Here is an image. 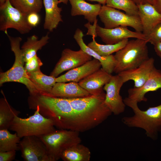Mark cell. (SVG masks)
<instances>
[{
	"instance_id": "1",
	"label": "cell",
	"mask_w": 161,
	"mask_h": 161,
	"mask_svg": "<svg viewBox=\"0 0 161 161\" xmlns=\"http://www.w3.org/2000/svg\"><path fill=\"white\" fill-rule=\"evenodd\" d=\"M123 101L126 105L131 109L134 114L123 117L121 119L122 123L129 127L143 129L148 137L154 140H157L161 131V104L143 111L139 108L137 102L127 97Z\"/></svg>"
},
{
	"instance_id": "2",
	"label": "cell",
	"mask_w": 161,
	"mask_h": 161,
	"mask_svg": "<svg viewBox=\"0 0 161 161\" xmlns=\"http://www.w3.org/2000/svg\"><path fill=\"white\" fill-rule=\"evenodd\" d=\"M10 42L11 50L14 53L15 61L12 67L7 71L1 72L0 85L9 82H16L25 85L32 96L41 95L38 88L30 80L24 66L25 63L23 53L20 48L22 40L20 37H14L6 34Z\"/></svg>"
},
{
	"instance_id": "3",
	"label": "cell",
	"mask_w": 161,
	"mask_h": 161,
	"mask_svg": "<svg viewBox=\"0 0 161 161\" xmlns=\"http://www.w3.org/2000/svg\"><path fill=\"white\" fill-rule=\"evenodd\" d=\"M148 41L140 38L129 41L114 55L116 64L114 72L119 73L136 68L148 59Z\"/></svg>"
},
{
	"instance_id": "4",
	"label": "cell",
	"mask_w": 161,
	"mask_h": 161,
	"mask_svg": "<svg viewBox=\"0 0 161 161\" xmlns=\"http://www.w3.org/2000/svg\"><path fill=\"white\" fill-rule=\"evenodd\" d=\"M35 110L34 114L27 118L15 116L9 129L15 132L20 138L28 136L40 137L56 130L51 119L42 115L38 108Z\"/></svg>"
},
{
	"instance_id": "5",
	"label": "cell",
	"mask_w": 161,
	"mask_h": 161,
	"mask_svg": "<svg viewBox=\"0 0 161 161\" xmlns=\"http://www.w3.org/2000/svg\"><path fill=\"white\" fill-rule=\"evenodd\" d=\"M79 133L72 130L59 129L39 137L47 147L50 161L58 160L65 150L73 145L80 143L81 140Z\"/></svg>"
},
{
	"instance_id": "6",
	"label": "cell",
	"mask_w": 161,
	"mask_h": 161,
	"mask_svg": "<svg viewBox=\"0 0 161 161\" xmlns=\"http://www.w3.org/2000/svg\"><path fill=\"white\" fill-rule=\"evenodd\" d=\"M27 14L24 13L6 0L0 5V30L6 34L9 28L15 29L21 34L29 33L33 27L28 23Z\"/></svg>"
},
{
	"instance_id": "7",
	"label": "cell",
	"mask_w": 161,
	"mask_h": 161,
	"mask_svg": "<svg viewBox=\"0 0 161 161\" xmlns=\"http://www.w3.org/2000/svg\"><path fill=\"white\" fill-rule=\"evenodd\" d=\"M98 16L105 28L129 27L136 32H142V27L138 17L124 13L106 5L102 6Z\"/></svg>"
},
{
	"instance_id": "8",
	"label": "cell",
	"mask_w": 161,
	"mask_h": 161,
	"mask_svg": "<svg viewBox=\"0 0 161 161\" xmlns=\"http://www.w3.org/2000/svg\"><path fill=\"white\" fill-rule=\"evenodd\" d=\"M22 138L19 146L24 161H50L47 147L39 137L28 136Z\"/></svg>"
},
{
	"instance_id": "9",
	"label": "cell",
	"mask_w": 161,
	"mask_h": 161,
	"mask_svg": "<svg viewBox=\"0 0 161 161\" xmlns=\"http://www.w3.org/2000/svg\"><path fill=\"white\" fill-rule=\"evenodd\" d=\"M124 83L122 78L117 74L112 75L110 81L103 87L106 92L105 103L115 115H119L123 113L125 110L126 105L120 94Z\"/></svg>"
},
{
	"instance_id": "10",
	"label": "cell",
	"mask_w": 161,
	"mask_h": 161,
	"mask_svg": "<svg viewBox=\"0 0 161 161\" xmlns=\"http://www.w3.org/2000/svg\"><path fill=\"white\" fill-rule=\"evenodd\" d=\"M92 57L81 49L77 51L66 48L50 74L57 77L63 72L79 66L92 59Z\"/></svg>"
},
{
	"instance_id": "11",
	"label": "cell",
	"mask_w": 161,
	"mask_h": 161,
	"mask_svg": "<svg viewBox=\"0 0 161 161\" xmlns=\"http://www.w3.org/2000/svg\"><path fill=\"white\" fill-rule=\"evenodd\" d=\"M97 35L106 44H114L130 38L146 40L147 36L142 32L131 31L125 27H119L111 29L102 27L97 24L96 28Z\"/></svg>"
},
{
	"instance_id": "12",
	"label": "cell",
	"mask_w": 161,
	"mask_h": 161,
	"mask_svg": "<svg viewBox=\"0 0 161 161\" xmlns=\"http://www.w3.org/2000/svg\"><path fill=\"white\" fill-rule=\"evenodd\" d=\"M161 88V71L155 67L149 77L141 86L131 88L128 90V96L129 99L137 103L146 102L147 99L145 95L146 93L154 91Z\"/></svg>"
},
{
	"instance_id": "13",
	"label": "cell",
	"mask_w": 161,
	"mask_h": 161,
	"mask_svg": "<svg viewBox=\"0 0 161 161\" xmlns=\"http://www.w3.org/2000/svg\"><path fill=\"white\" fill-rule=\"evenodd\" d=\"M112 75L101 68L81 80L78 83L90 95L98 96L104 92L103 86L110 81Z\"/></svg>"
},
{
	"instance_id": "14",
	"label": "cell",
	"mask_w": 161,
	"mask_h": 161,
	"mask_svg": "<svg viewBox=\"0 0 161 161\" xmlns=\"http://www.w3.org/2000/svg\"><path fill=\"white\" fill-rule=\"evenodd\" d=\"M153 58H149L138 67L122 72L118 74L125 83L130 80L134 83V87L141 86L148 78L154 67Z\"/></svg>"
},
{
	"instance_id": "15",
	"label": "cell",
	"mask_w": 161,
	"mask_h": 161,
	"mask_svg": "<svg viewBox=\"0 0 161 161\" xmlns=\"http://www.w3.org/2000/svg\"><path fill=\"white\" fill-rule=\"evenodd\" d=\"M101 65L97 59L94 58L79 66L71 69L66 73L56 77V82H74L81 80L100 68Z\"/></svg>"
},
{
	"instance_id": "16",
	"label": "cell",
	"mask_w": 161,
	"mask_h": 161,
	"mask_svg": "<svg viewBox=\"0 0 161 161\" xmlns=\"http://www.w3.org/2000/svg\"><path fill=\"white\" fill-rule=\"evenodd\" d=\"M137 6L138 15L142 27V33L147 36L161 23V14L152 4H146Z\"/></svg>"
},
{
	"instance_id": "17",
	"label": "cell",
	"mask_w": 161,
	"mask_h": 161,
	"mask_svg": "<svg viewBox=\"0 0 161 161\" xmlns=\"http://www.w3.org/2000/svg\"><path fill=\"white\" fill-rule=\"evenodd\" d=\"M83 35L82 31L80 29H77L74 35V38L80 49L92 57L98 60L101 63L102 68L108 73L111 74L114 72L117 63L114 55H111L103 56L99 55L84 43L83 39Z\"/></svg>"
},
{
	"instance_id": "18",
	"label": "cell",
	"mask_w": 161,
	"mask_h": 161,
	"mask_svg": "<svg viewBox=\"0 0 161 161\" xmlns=\"http://www.w3.org/2000/svg\"><path fill=\"white\" fill-rule=\"evenodd\" d=\"M90 95L81 87L78 83L70 82H56L53 87L51 96L64 98H72L86 96Z\"/></svg>"
},
{
	"instance_id": "19",
	"label": "cell",
	"mask_w": 161,
	"mask_h": 161,
	"mask_svg": "<svg viewBox=\"0 0 161 161\" xmlns=\"http://www.w3.org/2000/svg\"><path fill=\"white\" fill-rule=\"evenodd\" d=\"M71 6V14L72 16L83 15L89 23L97 20L102 6L100 4H92L84 0H69Z\"/></svg>"
},
{
	"instance_id": "20",
	"label": "cell",
	"mask_w": 161,
	"mask_h": 161,
	"mask_svg": "<svg viewBox=\"0 0 161 161\" xmlns=\"http://www.w3.org/2000/svg\"><path fill=\"white\" fill-rule=\"evenodd\" d=\"M45 16L44 29L50 32L56 28L59 23L63 21L61 13L62 8L59 7V0H43Z\"/></svg>"
},
{
	"instance_id": "21",
	"label": "cell",
	"mask_w": 161,
	"mask_h": 161,
	"mask_svg": "<svg viewBox=\"0 0 161 161\" xmlns=\"http://www.w3.org/2000/svg\"><path fill=\"white\" fill-rule=\"evenodd\" d=\"M27 74L30 79L40 90L41 95L51 96L52 89L56 83V77L46 75L40 70Z\"/></svg>"
},
{
	"instance_id": "22",
	"label": "cell",
	"mask_w": 161,
	"mask_h": 161,
	"mask_svg": "<svg viewBox=\"0 0 161 161\" xmlns=\"http://www.w3.org/2000/svg\"><path fill=\"white\" fill-rule=\"evenodd\" d=\"M49 39L48 33L39 40L35 35L28 37L21 47L25 62L36 55L38 51L48 42Z\"/></svg>"
},
{
	"instance_id": "23",
	"label": "cell",
	"mask_w": 161,
	"mask_h": 161,
	"mask_svg": "<svg viewBox=\"0 0 161 161\" xmlns=\"http://www.w3.org/2000/svg\"><path fill=\"white\" fill-rule=\"evenodd\" d=\"M91 153L89 149L80 143L70 146L62 153L61 159L64 161H89Z\"/></svg>"
},
{
	"instance_id": "24",
	"label": "cell",
	"mask_w": 161,
	"mask_h": 161,
	"mask_svg": "<svg viewBox=\"0 0 161 161\" xmlns=\"http://www.w3.org/2000/svg\"><path fill=\"white\" fill-rule=\"evenodd\" d=\"M20 113V112L11 107L5 97L1 99L0 101V129H9L15 116H18Z\"/></svg>"
},
{
	"instance_id": "25",
	"label": "cell",
	"mask_w": 161,
	"mask_h": 161,
	"mask_svg": "<svg viewBox=\"0 0 161 161\" xmlns=\"http://www.w3.org/2000/svg\"><path fill=\"white\" fill-rule=\"evenodd\" d=\"M8 129H0V152L19 150L20 138L15 133L12 134Z\"/></svg>"
},
{
	"instance_id": "26",
	"label": "cell",
	"mask_w": 161,
	"mask_h": 161,
	"mask_svg": "<svg viewBox=\"0 0 161 161\" xmlns=\"http://www.w3.org/2000/svg\"><path fill=\"white\" fill-rule=\"evenodd\" d=\"M95 36H92V41L87 46L103 56L109 55L116 52L124 47L129 41L128 39H126L115 44L103 45L97 43L95 41Z\"/></svg>"
},
{
	"instance_id": "27",
	"label": "cell",
	"mask_w": 161,
	"mask_h": 161,
	"mask_svg": "<svg viewBox=\"0 0 161 161\" xmlns=\"http://www.w3.org/2000/svg\"><path fill=\"white\" fill-rule=\"evenodd\" d=\"M12 5L26 14L39 13L43 6V0H10Z\"/></svg>"
},
{
	"instance_id": "28",
	"label": "cell",
	"mask_w": 161,
	"mask_h": 161,
	"mask_svg": "<svg viewBox=\"0 0 161 161\" xmlns=\"http://www.w3.org/2000/svg\"><path fill=\"white\" fill-rule=\"evenodd\" d=\"M106 4L108 7L124 11L128 15L139 17L138 6L131 0H106Z\"/></svg>"
},
{
	"instance_id": "29",
	"label": "cell",
	"mask_w": 161,
	"mask_h": 161,
	"mask_svg": "<svg viewBox=\"0 0 161 161\" xmlns=\"http://www.w3.org/2000/svg\"><path fill=\"white\" fill-rule=\"evenodd\" d=\"M25 63L24 68L27 73L40 70V68L43 65L42 61L37 54Z\"/></svg>"
},
{
	"instance_id": "30",
	"label": "cell",
	"mask_w": 161,
	"mask_h": 161,
	"mask_svg": "<svg viewBox=\"0 0 161 161\" xmlns=\"http://www.w3.org/2000/svg\"><path fill=\"white\" fill-rule=\"evenodd\" d=\"M146 40L148 43L153 45L161 42V23L158 25L151 33L147 36Z\"/></svg>"
},
{
	"instance_id": "31",
	"label": "cell",
	"mask_w": 161,
	"mask_h": 161,
	"mask_svg": "<svg viewBox=\"0 0 161 161\" xmlns=\"http://www.w3.org/2000/svg\"><path fill=\"white\" fill-rule=\"evenodd\" d=\"M38 13L33 12L27 15V21L29 24L33 27L36 26L40 22V18Z\"/></svg>"
},
{
	"instance_id": "32",
	"label": "cell",
	"mask_w": 161,
	"mask_h": 161,
	"mask_svg": "<svg viewBox=\"0 0 161 161\" xmlns=\"http://www.w3.org/2000/svg\"><path fill=\"white\" fill-rule=\"evenodd\" d=\"M16 151L12 150L0 152V161H11L14 160Z\"/></svg>"
},
{
	"instance_id": "33",
	"label": "cell",
	"mask_w": 161,
	"mask_h": 161,
	"mask_svg": "<svg viewBox=\"0 0 161 161\" xmlns=\"http://www.w3.org/2000/svg\"><path fill=\"white\" fill-rule=\"evenodd\" d=\"M137 5L149 4H153V0H131Z\"/></svg>"
},
{
	"instance_id": "34",
	"label": "cell",
	"mask_w": 161,
	"mask_h": 161,
	"mask_svg": "<svg viewBox=\"0 0 161 161\" xmlns=\"http://www.w3.org/2000/svg\"><path fill=\"white\" fill-rule=\"evenodd\" d=\"M152 5L157 11L161 14V0H153Z\"/></svg>"
},
{
	"instance_id": "35",
	"label": "cell",
	"mask_w": 161,
	"mask_h": 161,
	"mask_svg": "<svg viewBox=\"0 0 161 161\" xmlns=\"http://www.w3.org/2000/svg\"><path fill=\"white\" fill-rule=\"evenodd\" d=\"M154 45L157 54L161 58V42L157 43Z\"/></svg>"
},
{
	"instance_id": "36",
	"label": "cell",
	"mask_w": 161,
	"mask_h": 161,
	"mask_svg": "<svg viewBox=\"0 0 161 161\" xmlns=\"http://www.w3.org/2000/svg\"><path fill=\"white\" fill-rule=\"evenodd\" d=\"M91 1H94L98 2L99 4L103 5H105L106 0H87Z\"/></svg>"
},
{
	"instance_id": "37",
	"label": "cell",
	"mask_w": 161,
	"mask_h": 161,
	"mask_svg": "<svg viewBox=\"0 0 161 161\" xmlns=\"http://www.w3.org/2000/svg\"><path fill=\"white\" fill-rule=\"evenodd\" d=\"M69 0H59V3H63L64 4H67Z\"/></svg>"
},
{
	"instance_id": "38",
	"label": "cell",
	"mask_w": 161,
	"mask_h": 161,
	"mask_svg": "<svg viewBox=\"0 0 161 161\" xmlns=\"http://www.w3.org/2000/svg\"><path fill=\"white\" fill-rule=\"evenodd\" d=\"M6 0H0V5L3 4L5 2Z\"/></svg>"
}]
</instances>
